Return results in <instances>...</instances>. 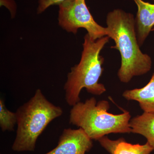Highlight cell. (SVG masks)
Returning <instances> with one entry per match:
<instances>
[{
    "label": "cell",
    "instance_id": "obj_1",
    "mask_svg": "<svg viewBox=\"0 0 154 154\" xmlns=\"http://www.w3.org/2000/svg\"><path fill=\"white\" fill-rule=\"evenodd\" d=\"M106 23L107 36L115 43L111 48L118 50L121 55V66L117 73L120 82H129L134 77L150 71L152 59L140 50L134 15L121 9H115L107 14Z\"/></svg>",
    "mask_w": 154,
    "mask_h": 154
},
{
    "label": "cell",
    "instance_id": "obj_2",
    "mask_svg": "<svg viewBox=\"0 0 154 154\" xmlns=\"http://www.w3.org/2000/svg\"><path fill=\"white\" fill-rule=\"evenodd\" d=\"M110 38L107 36L94 40L88 33L84 37L81 60L71 69L64 86L66 101L69 106L80 102V94L83 88L96 96L106 92L105 85L99 83L104 70L102 65L104 61L100 54Z\"/></svg>",
    "mask_w": 154,
    "mask_h": 154
},
{
    "label": "cell",
    "instance_id": "obj_3",
    "mask_svg": "<svg viewBox=\"0 0 154 154\" xmlns=\"http://www.w3.org/2000/svg\"><path fill=\"white\" fill-rule=\"evenodd\" d=\"M16 113L17 128L12 150L17 152H34L39 136L51 121L62 115L63 110L50 102L38 89Z\"/></svg>",
    "mask_w": 154,
    "mask_h": 154
},
{
    "label": "cell",
    "instance_id": "obj_4",
    "mask_svg": "<svg viewBox=\"0 0 154 154\" xmlns=\"http://www.w3.org/2000/svg\"><path fill=\"white\" fill-rule=\"evenodd\" d=\"M110 107L108 101L97 102L94 97L78 102L70 112L69 123L82 128L92 140H99L110 134L131 133L129 112L112 114L108 112Z\"/></svg>",
    "mask_w": 154,
    "mask_h": 154
},
{
    "label": "cell",
    "instance_id": "obj_5",
    "mask_svg": "<svg viewBox=\"0 0 154 154\" xmlns=\"http://www.w3.org/2000/svg\"><path fill=\"white\" fill-rule=\"evenodd\" d=\"M58 5L59 25L67 32L76 34L79 28H85L94 40L107 36V28L95 21L85 0H66Z\"/></svg>",
    "mask_w": 154,
    "mask_h": 154
},
{
    "label": "cell",
    "instance_id": "obj_6",
    "mask_svg": "<svg viewBox=\"0 0 154 154\" xmlns=\"http://www.w3.org/2000/svg\"><path fill=\"white\" fill-rule=\"evenodd\" d=\"M93 146V141L82 128L64 129L57 146L44 154H85Z\"/></svg>",
    "mask_w": 154,
    "mask_h": 154
},
{
    "label": "cell",
    "instance_id": "obj_7",
    "mask_svg": "<svg viewBox=\"0 0 154 154\" xmlns=\"http://www.w3.org/2000/svg\"><path fill=\"white\" fill-rule=\"evenodd\" d=\"M137 7L135 28L138 42L142 46L154 27V4L133 0Z\"/></svg>",
    "mask_w": 154,
    "mask_h": 154
},
{
    "label": "cell",
    "instance_id": "obj_8",
    "mask_svg": "<svg viewBox=\"0 0 154 154\" xmlns=\"http://www.w3.org/2000/svg\"><path fill=\"white\" fill-rule=\"evenodd\" d=\"M98 141L110 154H150L154 150L148 143L143 145L133 144L128 143L123 138L112 140L105 136Z\"/></svg>",
    "mask_w": 154,
    "mask_h": 154
},
{
    "label": "cell",
    "instance_id": "obj_9",
    "mask_svg": "<svg viewBox=\"0 0 154 154\" xmlns=\"http://www.w3.org/2000/svg\"><path fill=\"white\" fill-rule=\"evenodd\" d=\"M122 96L128 101H137L143 112L154 113V72L143 88L126 90Z\"/></svg>",
    "mask_w": 154,
    "mask_h": 154
},
{
    "label": "cell",
    "instance_id": "obj_10",
    "mask_svg": "<svg viewBox=\"0 0 154 154\" xmlns=\"http://www.w3.org/2000/svg\"><path fill=\"white\" fill-rule=\"evenodd\" d=\"M131 133L141 135L154 149V113L143 112L131 119Z\"/></svg>",
    "mask_w": 154,
    "mask_h": 154
},
{
    "label": "cell",
    "instance_id": "obj_11",
    "mask_svg": "<svg viewBox=\"0 0 154 154\" xmlns=\"http://www.w3.org/2000/svg\"><path fill=\"white\" fill-rule=\"evenodd\" d=\"M17 119L16 112H11L6 107L3 99L0 100V127L3 131H14L17 124Z\"/></svg>",
    "mask_w": 154,
    "mask_h": 154
},
{
    "label": "cell",
    "instance_id": "obj_12",
    "mask_svg": "<svg viewBox=\"0 0 154 154\" xmlns=\"http://www.w3.org/2000/svg\"><path fill=\"white\" fill-rule=\"evenodd\" d=\"M66 0H38L37 14H41L53 5H59Z\"/></svg>",
    "mask_w": 154,
    "mask_h": 154
},
{
    "label": "cell",
    "instance_id": "obj_13",
    "mask_svg": "<svg viewBox=\"0 0 154 154\" xmlns=\"http://www.w3.org/2000/svg\"><path fill=\"white\" fill-rule=\"evenodd\" d=\"M1 5H5L9 9L12 18L15 17L17 7L13 0H1Z\"/></svg>",
    "mask_w": 154,
    "mask_h": 154
},
{
    "label": "cell",
    "instance_id": "obj_14",
    "mask_svg": "<svg viewBox=\"0 0 154 154\" xmlns=\"http://www.w3.org/2000/svg\"><path fill=\"white\" fill-rule=\"evenodd\" d=\"M153 30H154V27L153 28L152 30V31H153Z\"/></svg>",
    "mask_w": 154,
    "mask_h": 154
}]
</instances>
